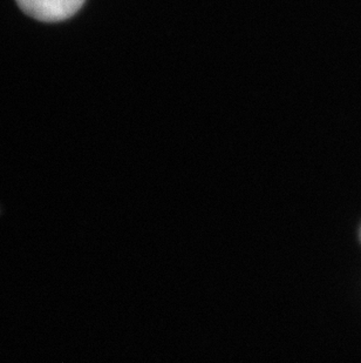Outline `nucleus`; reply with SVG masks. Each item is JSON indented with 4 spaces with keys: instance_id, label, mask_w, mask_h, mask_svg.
I'll return each instance as SVG.
<instances>
[{
    "instance_id": "1",
    "label": "nucleus",
    "mask_w": 361,
    "mask_h": 363,
    "mask_svg": "<svg viewBox=\"0 0 361 363\" xmlns=\"http://www.w3.org/2000/svg\"><path fill=\"white\" fill-rule=\"evenodd\" d=\"M30 17L41 21H62L74 16L85 0H17Z\"/></svg>"
}]
</instances>
